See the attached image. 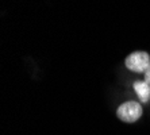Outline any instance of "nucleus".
Segmentation results:
<instances>
[{"instance_id":"1","label":"nucleus","mask_w":150,"mask_h":135,"mask_svg":"<svg viewBox=\"0 0 150 135\" xmlns=\"http://www.w3.org/2000/svg\"><path fill=\"white\" fill-rule=\"evenodd\" d=\"M143 114V108L138 101L129 100L122 103L116 110V116L119 120L125 122V123H135L141 119Z\"/></svg>"},{"instance_id":"4","label":"nucleus","mask_w":150,"mask_h":135,"mask_svg":"<svg viewBox=\"0 0 150 135\" xmlns=\"http://www.w3.org/2000/svg\"><path fill=\"white\" fill-rule=\"evenodd\" d=\"M143 80H145L146 83H149V84H150V66L147 68L146 72L143 73Z\"/></svg>"},{"instance_id":"3","label":"nucleus","mask_w":150,"mask_h":135,"mask_svg":"<svg viewBox=\"0 0 150 135\" xmlns=\"http://www.w3.org/2000/svg\"><path fill=\"white\" fill-rule=\"evenodd\" d=\"M133 89L141 103H149L150 101V84L145 80H137L133 84Z\"/></svg>"},{"instance_id":"2","label":"nucleus","mask_w":150,"mask_h":135,"mask_svg":"<svg viewBox=\"0 0 150 135\" xmlns=\"http://www.w3.org/2000/svg\"><path fill=\"white\" fill-rule=\"evenodd\" d=\"M125 66L134 73H145L150 66V54L145 50H135L126 57Z\"/></svg>"}]
</instances>
